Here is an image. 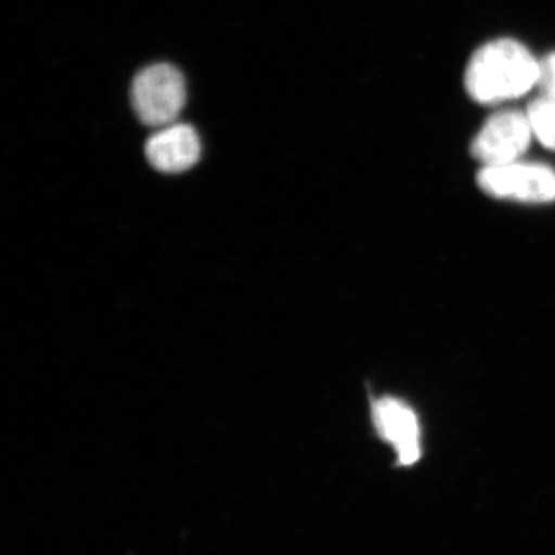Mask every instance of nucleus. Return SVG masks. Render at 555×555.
<instances>
[{"mask_svg":"<svg viewBox=\"0 0 555 555\" xmlns=\"http://www.w3.org/2000/svg\"><path fill=\"white\" fill-rule=\"evenodd\" d=\"M378 436L392 444L401 466H412L422 456V434L415 412L397 398H382L372 408Z\"/></svg>","mask_w":555,"mask_h":555,"instance_id":"obj_5","label":"nucleus"},{"mask_svg":"<svg viewBox=\"0 0 555 555\" xmlns=\"http://www.w3.org/2000/svg\"><path fill=\"white\" fill-rule=\"evenodd\" d=\"M478 188L496 199L524 204L555 203V170L545 164L514 163L485 166L478 171Z\"/></svg>","mask_w":555,"mask_h":555,"instance_id":"obj_3","label":"nucleus"},{"mask_svg":"<svg viewBox=\"0 0 555 555\" xmlns=\"http://www.w3.org/2000/svg\"><path fill=\"white\" fill-rule=\"evenodd\" d=\"M150 164L163 173H182L192 169L201 156L198 133L188 124L160 127L145 145Z\"/></svg>","mask_w":555,"mask_h":555,"instance_id":"obj_6","label":"nucleus"},{"mask_svg":"<svg viewBox=\"0 0 555 555\" xmlns=\"http://www.w3.org/2000/svg\"><path fill=\"white\" fill-rule=\"evenodd\" d=\"M188 90L182 73L173 65L155 64L142 69L131 86V102L138 118L150 127L177 122Z\"/></svg>","mask_w":555,"mask_h":555,"instance_id":"obj_2","label":"nucleus"},{"mask_svg":"<svg viewBox=\"0 0 555 555\" xmlns=\"http://www.w3.org/2000/svg\"><path fill=\"white\" fill-rule=\"evenodd\" d=\"M539 87L543 96L555 102V53L540 61Z\"/></svg>","mask_w":555,"mask_h":555,"instance_id":"obj_8","label":"nucleus"},{"mask_svg":"<svg viewBox=\"0 0 555 555\" xmlns=\"http://www.w3.org/2000/svg\"><path fill=\"white\" fill-rule=\"evenodd\" d=\"M526 116L537 141L543 147L555 150V102L542 94L528 105Z\"/></svg>","mask_w":555,"mask_h":555,"instance_id":"obj_7","label":"nucleus"},{"mask_svg":"<svg viewBox=\"0 0 555 555\" xmlns=\"http://www.w3.org/2000/svg\"><path fill=\"white\" fill-rule=\"evenodd\" d=\"M540 61L524 43L499 39L470 57L465 75L467 94L478 104H499L525 96L539 86Z\"/></svg>","mask_w":555,"mask_h":555,"instance_id":"obj_1","label":"nucleus"},{"mask_svg":"<svg viewBox=\"0 0 555 555\" xmlns=\"http://www.w3.org/2000/svg\"><path fill=\"white\" fill-rule=\"evenodd\" d=\"M532 138L526 113L502 109L486 120L470 144V153L483 166L514 163L528 152Z\"/></svg>","mask_w":555,"mask_h":555,"instance_id":"obj_4","label":"nucleus"}]
</instances>
